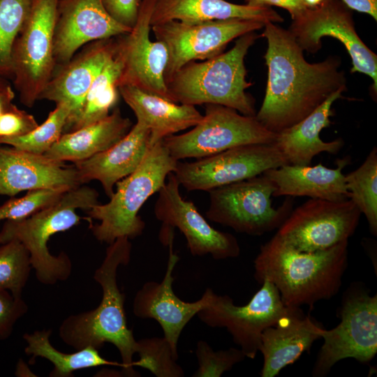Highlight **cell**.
Here are the masks:
<instances>
[{
    "instance_id": "1",
    "label": "cell",
    "mask_w": 377,
    "mask_h": 377,
    "mask_svg": "<svg viewBox=\"0 0 377 377\" xmlns=\"http://www.w3.org/2000/svg\"><path fill=\"white\" fill-rule=\"evenodd\" d=\"M263 27L267 81L255 117L267 130L278 133L307 117L336 91H346V78L340 70V58L330 56L309 63L288 29L273 22Z\"/></svg>"
},
{
    "instance_id": "2",
    "label": "cell",
    "mask_w": 377,
    "mask_h": 377,
    "mask_svg": "<svg viewBox=\"0 0 377 377\" xmlns=\"http://www.w3.org/2000/svg\"><path fill=\"white\" fill-rule=\"evenodd\" d=\"M348 240L325 250L300 251L277 234L262 245L254 260V277L277 288L284 304L313 308L335 296L348 266Z\"/></svg>"
},
{
    "instance_id": "3",
    "label": "cell",
    "mask_w": 377,
    "mask_h": 377,
    "mask_svg": "<svg viewBox=\"0 0 377 377\" xmlns=\"http://www.w3.org/2000/svg\"><path fill=\"white\" fill-rule=\"evenodd\" d=\"M132 245L127 237H120L109 244L101 265L94 274L102 288V299L98 306L86 312L66 318L59 328L61 340L76 350L86 347L101 348L105 343L118 350L125 376H138L133 367L137 340L127 326L124 311L125 295L117 285V269L131 259Z\"/></svg>"
},
{
    "instance_id": "4",
    "label": "cell",
    "mask_w": 377,
    "mask_h": 377,
    "mask_svg": "<svg viewBox=\"0 0 377 377\" xmlns=\"http://www.w3.org/2000/svg\"><path fill=\"white\" fill-rule=\"evenodd\" d=\"M258 36L255 31L245 34L228 52L185 64L166 83L170 101L193 106L221 105L255 116L254 100L246 92L252 84L246 80L244 58Z\"/></svg>"
},
{
    "instance_id": "5",
    "label": "cell",
    "mask_w": 377,
    "mask_h": 377,
    "mask_svg": "<svg viewBox=\"0 0 377 377\" xmlns=\"http://www.w3.org/2000/svg\"><path fill=\"white\" fill-rule=\"evenodd\" d=\"M98 192L87 186L67 191L59 201L21 220H7L0 231V244L15 239L21 242L30 255L31 267L37 279L45 285H54L67 280L72 263L64 252L50 253L47 242L59 232L77 225L81 217L76 209L89 211L98 204Z\"/></svg>"
},
{
    "instance_id": "6",
    "label": "cell",
    "mask_w": 377,
    "mask_h": 377,
    "mask_svg": "<svg viewBox=\"0 0 377 377\" xmlns=\"http://www.w3.org/2000/svg\"><path fill=\"white\" fill-rule=\"evenodd\" d=\"M169 154L162 140L153 145L140 166L118 182L108 202L94 205L88 211V220L100 221L90 224L97 240L108 244L120 237L134 239L141 235L145 223L138 212L153 194L165 184L177 162Z\"/></svg>"
},
{
    "instance_id": "7",
    "label": "cell",
    "mask_w": 377,
    "mask_h": 377,
    "mask_svg": "<svg viewBox=\"0 0 377 377\" xmlns=\"http://www.w3.org/2000/svg\"><path fill=\"white\" fill-rule=\"evenodd\" d=\"M275 190L264 174L214 188L208 191L206 217L237 232L263 235L279 228L293 210L289 196L277 208L272 206Z\"/></svg>"
},
{
    "instance_id": "8",
    "label": "cell",
    "mask_w": 377,
    "mask_h": 377,
    "mask_svg": "<svg viewBox=\"0 0 377 377\" xmlns=\"http://www.w3.org/2000/svg\"><path fill=\"white\" fill-rule=\"evenodd\" d=\"M60 0H33L12 52L13 77L20 101L32 107L51 79L56 62L53 39Z\"/></svg>"
},
{
    "instance_id": "9",
    "label": "cell",
    "mask_w": 377,
    "mask_h": 377,
    "mask_svg": "<svg viewBox=\"0 0 377 377\" xmlns=\"http://www.w3.org/2000/svg\"><path fill=\"white\" fill-rule=\"evenodd\" d=\"M276 133L256 118L221 105H205L202 119L186 133L165 137L162 142L176 161L201 158L249 144L274 143Z\"/></svg>"
},
{
    "instance_id": "10",
    "label": "cell",
    "mask_w": 377,
    "mask_h": 377,
    "mask_svg": "<svg viewBox=\"0 0 377 377\" xmlns=\"http://www.w3.org/2000/svg\"><path fill=\"white\" fill-rule=\"evenodd\" d=\"M343 296L340 323L321 333L323 344L313 367V376H325L336 363L346 358L369 363L377 353L376 295H371L355 286Z\"/></svg>"
},
{
    "instance_id": "11",
    "label": "cell",
    "mask_w": 377,
    "mask_h": 377,
    "mask_svg": "<svg viewBox=\"0 0 377 377\" xmlns=\"http://www.w3.org/2000/svg\"><path fill=\"white\" fill-rule=\"evenodd\" d=\"M261 283V288L243 306L235 304L227 295L213 291L209 304L197 314L209 327L226 328L234 343L250 359H254L259 351L264 330L274 325L295 308L284 304L274 284Z\"/></svg>"
},
{
    "instance_id": "12",
    "label": "cell",
    "mask_w": 377,
    "mask_h": 377,
    "mask_svg": "<svg viewBox=\"0 0 377 377\" xmlns=\"http://www.w3.org/2000/svg\"><path fill=\"white\" fill-rule=\"evenodd\" d=\"M288 164L274 142L249 144L192 162L178 161L173 173L187 191L208 192Z\"/></svg>"
},
{
    "instance_id": "13",
    "label": "cell",
    "mask_w": 377,
    "mask_h": 377,
    "mask_svg": "<svg viewBox=\"0 0 377 377\" xmlns=\"http://www.w3.org/2000/svg\"><path fill=\"white\" fill-rule=\"evenodd\" d=\"M264 25L260 22L242 19L198 23L172 20L152 25L151 30L156 39L168 50L165 84L185 64L212 58L223 52L235 38L260 29Z\"/></svg>"
},
{
    "instance_id": "14",
    "label": "cell",
    "mask_w": 377,
    "mask_h": 377,
    "mask_svg": "<svg viewBox=\"0 0 377 377\" xmlns=\"http://www.w3.org/2000/svg\"><path fill=\"white\" fill-rule=\"evenodd\" d=\"M303 51L314 54L322 47L326 36L339 40L349 54L351 73H361L373 80L377 91V56L356 32L350 9L340 0H324L319 6L306 8L292 18L288 29Z\"/></svg>"
},
{
    "instance_id": "15",
    "label": "cell",
    "mask_w": 377,
    "mask_h": 377,
    "mask_svg": "<svg viewBox=\"0 0 377 377\" xmlns=\"http://www.w3.org/2000/svg\"><path fill=\"white\" fill-rule=\"evenodd\" d=\"M361 214L350 199L311 198L292 210L276 234L300 251L325 250L348 240Z\"/></svg>"
},
{
    "instance_id": "16",
    "label": "cell",
    "mask_w": 377,
    "mask_h": 377,
    "mask_svg": "<svg viewBox=\"0 0 377 377\" xmlns=\"http://www.w3.org/2000/svg\"><path fill=\"white\" fill-rule=\"evenodd\" d=\"M156 1L142 0L135 25L116 37L114 54L121 65L117 85L132 86L170 101L164 77L168 50L162 42L149 38Z\"/></svg>"
},
{
    "instance_id": "17",
    "label": "cell",
    "mask_w": 377,
    "mask_h": 377,
    "mask_svg": "<svg viewBox=\"0 0 377 377\" xmlns=\"http://www.w3.org/2000/svg\"><path fill=\"white\" fill-rule=\"evenodd\" d=\"M179 186L175 174L169 173L158 192L154 209L156 218L163 226L180 230L193 256L210 255L216 260L238 257L241 249L237 238L211 226L193 202L182 198Z\"/></svg>"
},
{
    "instance_id": "18",
    "label": "cell",
    "mask_w": 377,
    "mask_h": 377,
    "mask_svg": "<svg viewBox=\"0 0 377 377\" xmlns=\"http://www.w3.org/2000/svg\"><path fill=\"white\" fill-rule=\"evenodd\" d=\"M173 239L168 242L169 257L166 270L161 282L149 281L136 293L133 302V311L142 319L151 318L161 327L165 339L169 342L175 355H178V341L182 332L198 313L206 307L213 290L207 288L197 301L182 300L173 290V271L179 257L173 251Z\"/></svg>"
},
{
    "instance_id": "19",
    "label": "cell",
    "mask_w": 377,
    "mask_h": 377,
    "mask_svg": "<svg viewBox=\"0 0 377 377\" xmlns=\"http://www.w3.org/2000/svg\"><path fill=\"white\" fill-rule=\"evenodd\" d=\"M131 29L116 21L100 0H60L53 39L56 64L66 63L91 42L116 37Z\"/></svg>"
},
{
    "instance_id": "20",
    "label": "cell",
    "mask_w": 377,
    "mask_h": 377,
    "mask_svg": "<svg viewBox=\"0 0 377 377\" xmlns=\"http://www.w3.org/2000/svg\"><path fill=\"white\" fill-rule=\"evenodd\" d=\"M75 166L46 156L0 145V195L80 186Z\"/></svg>"
},
{
    "instance_id": "21",
    "label": "cell",
    "mask_w": 377,
    "mask_h": 377,
    "mask_svg": "<svg viewBox=\"0 0 377 377\" xmlns=\"http://www.w3.org/2000/svg\"><path fill=\"white\" fill-rule=\"evenodd\" d=\"M117 37V36H116ZM116 37L96 40L84 46L79 53L54 70L53 75L39 96L71 109L68 119L81 108L92 82L114 56Z\"/></svg>"
},
{
    "instance_id": "22",
    "label": "cell",
    "mask_w": 377,
    "mask_h": 377,
    "mask_svg": "<svg viewBox=\"0 0 377 377\" xmlns=\"http://www.w3.org/2000/svg\"><path fill=\"white\" fill-rule=\"evenodd\" d=\"M149 129L136 121L128 133L109 149L74 163L80 184L98 180L110 198L117 183L133 173L142 162L151 147Z\"/></svg>"
},
{
    "instance_id": "23",
    "label": "cell",
    "mask_w": 377,
    "mask_h": 377,
    "mask_svg": "<svg viewBox=\"0 0 377 377\" xmlns=\"http://www.w3.org/2000/svg\"><path fill=\"white\" fill-rule=\"evenodd\" d=\"M323 329L300 307H295L274 325L265 329L259 348L263 357L261 376H276L304 352H309L313 342L321 339Z\"/></svg>"
},
{
    "instance_id": "24",
    "label": "cell",
    "mask_w": 377,
    "mask_h": 377,
    "mask_svg": "<svg viewBox=\"0 0 377 377\" xmlns=\"http://www.w3.org/2000/svg\"><path fill=\"white\" fill-rule=\"evenodd\" d=\"M349 160L341 159L337 168H329L321 163L311 166L284 165L263 174L276 186L274 197H309L330 201L349 199L342 170Z\"/></svg>"
},
{
    "instance_id": "25",
    "label": "cell",
    "mask_w": 377,
    "mask_h": 377,
    "mask_svg": "<svg viewBox=\"0 0 377 377\" xmlns=\"http://www.w3.org/2000/svg\"><path fill=\"white\" fill-rule=\"evenodd\" d=\"M118 89L137 121L149 129L151 147L165 137L195 126L202 118L195 106L177 103L132 86Z\"/></svg>"
},
{
    "instance_id": "26",
    "label": "cell",
    "mask_w": 377,
    "mask_h": 377,
    "mask_svg": "<svg viewBox=\"0 0 377 377\" xmlns=\"http://www.w3.org/2000/svg\"><path fill=\"white\" fill-rule=\"evenodd\" d=\"M230 19L278 23L283 18L271 6L236 4L226 0H156L151 25L172 20L198 23Z\"/></svg>"
},
{
    "instance_id": "27",
    "label": "cell",
    "mask_w": 377,
    "mask_h": 377,
    "mask_svg": "<svg viewBox=\"0 0 377 377\" xmlns=\"http://www.w3.org/2000/svg\"><path fill=\"white\" fill-rule=\"evenodd\" d=\"M344 90H339L302 120L276 133L274 144L290 165H308L322 152L337 154L344 142L338 138L330 142L322 140L320 131L331 124L332 105L342 98Z\"/></svg>"
},
{
    "instance_id": "28",
    "label": "cell",
    "mask_w": 377,
    "mask_h": 377,
    "mask_svg": "<svg viewBox=\"0 0 377 377\" xmlns=\"http://www.w3.org/2000/svg\"><path fill=\"white\" fill-rule=\"evenodd\" d=\"M132 126L131 120L123 117L117 108L101 120L63 133L44 154L62 162L83 161L111 147L128 133Z\"/></svg>"
},
{
    "instance_id": "29",
    "label": "cell",
    "mask_w": 377,
    "mask_h": 377,
    "mask_svg": "<svg viewBox=\"0 0 377 377\" xmlns=\"http://www.w3.org/2000/svg\"><path fill=\"white\" fill-rule=\"evenodd\" d=\"M51 332V330H42L23 335L27 342L24 352L31 356V360L40 357L53 364V369L50 373L51 377H70L73 376L75 371L104 365L122 367L121 363L108 361L103 357L98 349L93 347H86L73 353L59 351L50 343Z\"/></svg>"
},
{
    "instance_id": "30",
    "label": "cell",
    "mask_w": 377,
    "mask_h": 377,
    "mask_svg": "<svg viewBox=\"0 0 377 377\" xmlns=\"http://www.w3.org/2000/svg\"><path fill=\"white\" fill-rule=\"evenodd\" d=\"M121 70L120 61L114 54L92 82L78 112L67 119L63 133L74 131L109 115L118 100L117 83Z\"/></svg>"
},
{
    "instance_id": "31",
    "label": "cell",
    "mask_w": 377,
    "mask_h": 377,
    "mask_svg": "<svg viewBox=\"0 0 377 377\" xmlns=\"http://www.w3.org/2000/svg\"><path fill=\"white\" fill-rule=\"evenodd\" d=\"M345 183L350 199L364 214L369 230L377 235V149L374 147L363 163L345 175Z\"/></svg>"
},
{
    "instance_id": "32",
    "label": "cell",
    "mask_w": 377,
    "mask_h": 377,
    "mask_svg": "<svg viewBox=\"0 0 377 377\" xmlns=\"http://www.w3.org/2000/svg\"><path fill=\"white\" fill-rule=\"evenodd\" d=\"M33 0H0V76L13 77L12 52Z\"/></svg>"
},
{
    "instance_id": "33",
    "label": "cell",
    "mask_w": 377,
    "mask_h": 377,
    "mask_svg": "<svg viewBox=\"0 0 377 377\" xmlns=\"http://www.w3.org/2000/svg\"><path fill=\"white\" fill-rule=\"evenodd\" d=\"M71 109L66 103L56 104L45 121L29 133L15 138H1L0 145L38 154H44L55 144L64 133Z\"/></svg>"
},
{
    "instance_id": "34",
    "label": "cell",
    "mask_w": 377,
    "mask_h": 377,
    "mask_svg": "<svg viewBox=\"0 0 377 377\" xmlns=\"http://www.w3.org/2000/svg\"><path fill=\"white\" fill-rule=\"evenodd\" d=\"M136 353L140 358L133 362V367L147 369L156 377L184 376L183 368L177 362L179 356L164 337L137 341Z\"/></svg>"
},
{
    "instance_id": "35",
    "label": "cell",
    "mask_w": 377,
    "mask_h": 377,
    "mask_svg": "<svg viewBox=\"0 0 377 377\" xmlns=\"http://www.w3.org/2000/svg\"><path fill=\"white\" fill-rule=\"evenodd\" d=\"M31 268L29 253L21 242L13 239L1 244L0 289L8 290L15 297H22Z\"/></svg>"
},
{
    "instance_id": "36",
    "label": "cell",
    "mask_w": 377,
    "mask_h": 377,
    "mask_svg": "<svg viewBox=\"0 0 377 377\" xmlns=\"http://www.w3.org/2000/svg\"><path fill=\"white\" fill-rule=\"evenodd\" d=\"M67 188H41L28 191L19 198H13L0 206V221L21 220L29 217L60 200Z\"/></svg>"
},
{
    "instance_id": "37",
    "label": "cell",
    "mask_w": 377,
    "mask_h": 377,
    "mask_svg": "<svg viewBox=\"0 0 377 377\" xmlns=\"http://www.w3.org/2000/svg\"><path fill=\"white\" fill-rule=\"evenodd\" d=\"M195 355L198 367L193 377H219L246 357L240 348L215 351L203 340L198 341Z\"/></svg>"
},
{
    "instance_id": "38",
    "label": "cell",
    "mask_w": 377,
    "mask_h": 377,
    "mask_svg": "<svg viewBox=\"0 0 377 377\" xmlns=\"http://www.w3.org/2000/svg\"><path fill=\"white\" fill-rule=\"evenodd\" d=\"M28 306L22 297L0 289V340L10 337L15 323L27 311Z\"/></svg>"
},
{
    "instance_id": "39",
    "label": "cell",
    "mask_w": 377,
    "mask_h": 377,
    "mask_svg": "<svg viewBox=\"0 0 377 377\" xmlns=\"http://www.w3.org/2000/svg\"><path fill=\"white\" fill-rule=\"evenodd\" d=\"M38 125L32 114L12 103L0 116V138L24 135Z\"/></svg>"
},
{
    "instance_id": "40",
    "label": "cell",
    "mask_w": 377,
    "mask_h": 377,
    "mask_svg": "<svg viewBox=\"0 0 377 377\" xmlns=\"http://www.w3.org/2000/svg\"><path fill=\"white\" fill-rule=\"evenodd\" d=\"M107 12L120 24L132 28L137 20L139 0H100Z\"/></svg>"
},
{
    "instance_id": "41",
    "label": "cell",
    "mask_w": 377,
    "mask_h": 377,
    "mask_svg": "<svg viewBox=\"0 0 377 377\" xmlns=\"http://www.w3.org/2000/svg\"><path fill=\"white\" fill-rule=\"evenodd\" d=\"M251 6H275L286 9L293 18L306 8L302 0H245Z\"/></svg>"
},
{
    "instance_id": "42",
    "label": "cell",
    "mask_w": 377,
    "mask_h": 377,
    "mask_svg": "<svg viewBox=\"0 0 377 377\" xmlns=\"http://www.w3.org/2000/svg\"><path fill=\"white\" fill-rule=\"evenodd\" d=\"M351 10L366 13L377 20V0H341Z\"/></svg>"
},
{
    "instance_id": "43",
    "label": "cell",
    "mask_w": 377,
    "mask_h": 377,
    "mask_svg": "<svg viewBox=\"0 0 377 377\" xmlns=\"http://www.w3.org/2000/svg\"><path fill=\"white\" fill-rule=\"evenodd\" d=\"M14 98L15 92L10 84L0 91V116L10 107Z\"/></svg>"
},
{
    "instance_id": "44",
    "label": "cell",
    "mask_w": 377,
    "mask_h": 377,
    "mask_svg": "<svg viewBox=\"0 0 377 377\" xmlns=\"http://www.w3.org/2000/svg\"><path fill=\"white\" fill-rule=\"evenodd\" d=\"M304 5L308 8H314L321 4L324 0H302Z\"/></svg>"
},
{
    "instance_id": "45",
    "label": "cell",
    "mask_w": 377,
    "mask_h": 377,
    "mask_svg": "<svg viewBox=\"0 0 377 377\" xmlns=\"http://www.w3.org/2000/svg\"><path fill=\"white\" fill-rule=\"evenodd\" d=\"M8 85H10V83L8 82L7 79L0 76V91L5 89Z\"/></svg>"
},
{
    "instance_id": "46",
    "label": "cell",
    "mask_w": 377,
    "mask_h": 377,
    "mask_svg": "<svg viewBox=\"0 0 377 377\" xmlns=\"http://www.w3.org/2000/svg\"><path fill=\"white\" fill-rule=\"evenodd\" d=\"M142 0H139V1L140 2Z\"/></svg>"
}]
</instances>
